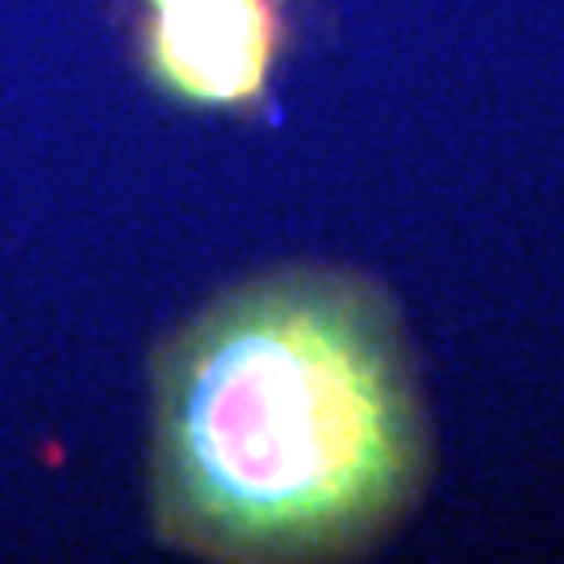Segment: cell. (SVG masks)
Masks as SVG:
<instances>
[{"label": "cell", "instance_id": "obj_2", "mask_svg": "<svg viewBox=\"0 0 564 564\" xmlns=\"http://www.w3.org/2000/svg\"><path fill=\"white\" fill-rule=\"evenodd\" d=\"M281 0H142V59L184 105L247 109L281 55Z\"/></svg>", "mask_w": 564, "mask_h": 564}, {"label": "cell", "instance_id": "obj_1", "mask_svg": "<svg viewBox=\"0 0 564 564\" xmlns=\"http://www.w3.org/2000/svg\"><path fill=\"white\" fill-rule=\"evenodd\" d=\"M426 477L410 351L377 284L284 268L163 343L151 502L209 561H326L372 544Z\"/></svg>", "mask_w": 564, "mask_h": 564}]
</instances>
